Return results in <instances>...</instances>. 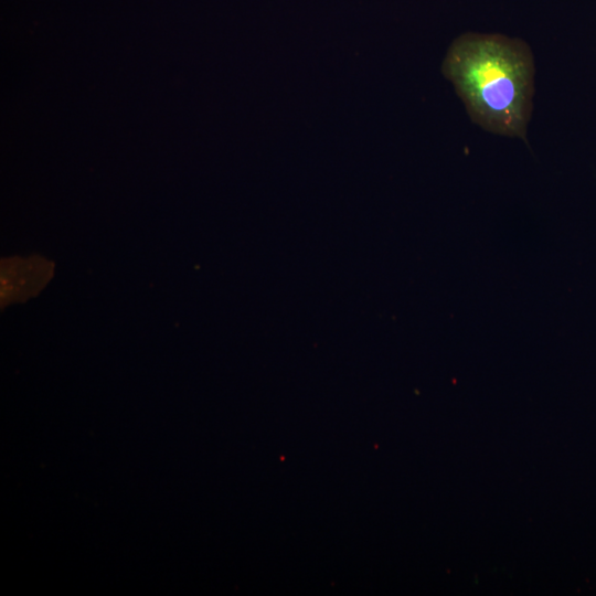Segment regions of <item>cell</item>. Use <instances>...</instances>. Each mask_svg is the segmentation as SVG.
<instances>
[{
  "instance_id": "6da1fadb",
  "label": "cell",
  "mask_w": 596,
  "mask_h": 596,
  "mask_svg": "<svg viewBox=\"0 0 596 596\" xmlns=\"http://www.w3.org/2000/svg\"><path fill=\"white\" fill-rule=\"evenodd\" d=\"M441 72L476 125L526 142L535 66L524 41L502 34L464 33L448 47Z\"/></svg>"
}]
</instances>
